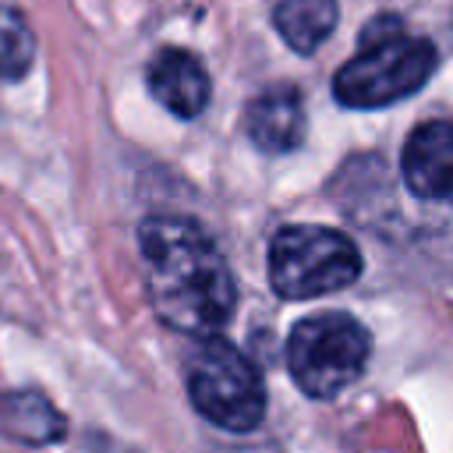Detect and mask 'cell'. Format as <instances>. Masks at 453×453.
<instances>
[{
	"label": "cell",
	"instance_id": "cell-11",
	"mask_svg": "<svg viewBox=\"0 0 453 453\" xmlns=\"http://www.w3.org/2000/svg\"><path fill=\"white\" fill-rule=\"evenodd\" d=\"M32 32L18 11H0V78H21L32 64Z\"/></svg>",
	"mask_w": 453,
	"mask_h": 453
},
{
	"label": "cell",
	"instance_id": "cell-2",
	"mask_svg": "<svg viewBox=\"0 0 453 453\" xmlns=\"http://www.w3.org/2000/svg\"><path fill=\"white\" fill-rule=\"evenodd\" d=\"M435 46L418 35H403L396 18H379L365 28V46L350 57L336 78L333 96L354 110H379L418 92L435 71Z\"/></svg>",
	"mask_w": 453,
	"mask_h": 453
},
{
	"label": "cell",
	"instance_id": "cell-9",
	"mask_svg": "<svg viewBox=\"0 0 453 453\" xmlns=\"http://www.w3.org/2000/svg\"><path fill=\"white\" fill-rule=\"evenodd\" d=\"M273 25L290 50L311 53L336 25V0H280Z\"/></svg>",
	"mask_w": 453,
	"mask_h": 453
},
{
	"label": "cell",
	"instance_id": "cell-6",
	"mask_svg": "<svg viewBox=\"0 0 453 453\" xmlns=\"http://www.w3.org/2000/svg\"><path fill=\"white\" fill-rule=\"evenodd\" d=\"M244 127H248V138L255 142V149H262L269 156H283V152L297 149L304 138L301 92L287 81L262 88L244 110Z\"/></svg>",
	"mask_w": 453,
	"mask_h": 453
},
{
	"label": "cell",
	"instance_id": "cell-8",
	"mask_svg": "<svg viewBox=\"0 0 453 453\" xmlns=\"http://www.w3.org/2000/svg\"><path fill=\"white\" fill-rule=\"evenodd\" d=\"M149 92L177 117H198L209 103V74L188 50H159L149 64Z\"/></svg>",
	"mask_w": 453,
	"mask_h": 453
},
{
	"label": "cell",
	"instance_id": "cell-3",
	"mask_svg": "<svg viewBox=\"0 0 453 453\" xmlns=\"http://www.w3.org/2000/svg\"><path fill=\"white\" fill-rule=\"evenodd\" d=\"M361 276L357 244L319 223L283 226L269 244V283L280 297L304 301L350 287Z\"/></svg>",
	"mask_w": 453,
	"mask_h": 453
},
{
	"label": "cell",
	"instance_id": "cell-10",
	"mask_svg": "<svg viewBox=\"0 0 453 453\" xmlns=\"http://www.w3.org/2000/svg\"><path fill=\"white\" fill-rule=\"evenodd\" d=\"M0 421L11 435H18L21 442L32 446H46V442H60L67 432V421L60 411H53L50 400H42L39 393H14L4 400L0 407Z\"/></svg>",
	"mask_w": 453,
	"mask_h": 453
},
{
	"label": "cell",
	"instance_id": "cell-7",
	"mask_svg": "<svg viewBox=\"0 0 453 453\" xmlns=\"http://www.w3.org/2000/svg\"><path fill=\"white\" fill-rule=\"evenodd\" d=\"M403 180L421 198H446L453 184V127L446 120L421 124L403 145Z\"/></svg>",
	"mask_w": 453,
	"mask_h": 453
},
{
	"label": "cell",
	"instance_id": "cell-1",
	"mask_svg": "<svg viewBox=\"0 0 453 453\" xmlns=\"http://www.w3.org/2000/svg\"><path fill=\"white\" fill-rule=\"evenodd\" d=\"M142 280L156 319L188 336H212L230 322L237 287L216 241L191 219L149 216L138 226Z\"/></svg>",
	"mask_w": 453,
	"mask_h": 453
},
{
	"label": "cell",
	"instance_id": "cell-4",
	"mask_svg": "<svg viewBox=\"0 0 453 453\" xmlns=\"http://www.w3.org/2000/svg\"><path fill=\"white\" fill-rule=\"evenodd\" d=\"M372 340L365 326L347 311H319L301 319L287 340V368L294 382L315 396L329 400L343 393L368 365Z\"/></svg>",
	"mask_w": 453,
	"mask_h": 453
},
{
	"label": "cell",
	"instance_id": "cell-5",
	"mask_svg": "<svg viewBox=\"0 0 453 453\" xmlns=\"http://www.w3.org/2000/svg\"><path fill=\"white\" fill-rule=\"evenodd\" d=\"M188 396L195 411L226 428L251 432L265 411V386L258 368L226 340L209 336L188 357Z\"/></svg>",
	"mask_w": 453,
	"mask_h": 453
}]
</instances>
